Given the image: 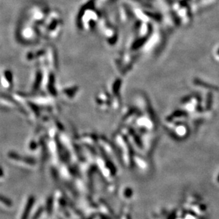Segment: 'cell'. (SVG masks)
<instances>
[{
	"label": "cell",
	"instance_id": "1",
	"mask_svg": "<svg viewBox=\"0 0 219 219\" xmlns=\"http://www.w3.org/2000/svg\"><path fill=\"white\" fill-rule=\"evenodd\" d=\"M175 133H176L177 136L181 137L185 136L186 134L187 133V128L184 125L181 124L175 128Z\"/></svg>",
	"mask_w": 219,
	"mask_h": 219
}]
</instances>
